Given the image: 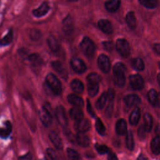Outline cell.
<instances>
[{"instance_id": "6da1fadb", "label": "cell", "mask_w": 160, "mask_h": 160, "mask_svg": "<svg viewBox=\"0 0 160 160\" xmlns=\"http://www.w3.org/2000/svg\"><path fill=\"white\" fill-rule=\"evenodd\" d=\"M46 83L48 88L55 95H59L62 91V86L60 81L52 73H49L45 78Z\"/></svg>"}, {"instance_id": "7a4b0ae2", "label": "cell", "mask_w": 160, "mask_h": 160, "mask_svg": "<svg viewBox=\"0 0 160 160\" xmlns=\"http://www.w3.org/2000/svg\"><path fill=\"white\" fill-rule=\"evenodd\" d=\"M49 109H51L50 107L44 104V106H43V107L39 111L40 121L45 127H49L52 124V114Z\"/></svg>"}, {"instance_id": "3957f363", "label": "cell", "mask_w": 160, "mask_h": 160, "mask_svg": "<svg viewBox=\"0 0 160 160\" xmlns=\"http://www.w3.org/2000/svg\"><path fill=\"white\" fill-rule=\"evenodd\" d=\"M80 48L82 52L88 57L92 56L95 51V45L92 41L88 37H84L81 44Z\"/></svg>"}, {"instance_id": "277c9868", "label": "cell", "mask_w": 160, "mask_h": 160, "mask_svg": "<svg viewBox=\"0 0 160 160\" xmlns=\"http://www.w3.org/2000/svg\"><path fill=\"white\" fill-rule=\"evenodd\" d=\"M116 50L122 58H128L130 54V46L128 42L124 39H118L116 44Z\"/></svg>"}, {"instance_id": "5b68a950", "label": "cell", "mask_w": 160, "mask_h": 160, "mask_svg": "<svg viewBox=\"0 0 160 160\" xmlns=\"http://www.w3.org/2000/svg\"><path fill=\"white\" fill-rule=\"evenodd\" d=\"M51 7L48 1H44L36 9L32 11V14L36 18H40L46 15L49 11Z\"/></svg>"}, {"instance_id": "8992f818", "label": "cell", "mask_w": 160, "mask_h": 160, "mask_svg": "<svg viewBox=\"0 0 160 160\" xmlns=\"http://www.w3.org/2000/svg\"><path fill=\"white\" fill-rule=\"evenodd\" d=\"M54 113L56 118L59 124L62 127L66 128L68 125V118L66 116L64 108L61 106H59L56 107Z\"/></svg>"}, {"instance_id": "52a82bcc", "label": "cell", "mask_w": 160, "mask_h": 160, "mask_svg": "<svg viewBox=\"0 0 160 160\" xmlns=\"http://www.w3.org/2000/svg\"><path fill=\"white\" fill-rule=\"evenodd\" d=\"M129 83L134 90H141L144 87V81L139 74H134L129 76Z\"/></svg>"}, {"instance_id": "ba28073f", "label": "cell", "mask_w": 160, "mask_h": 160, "mask_svg": "<svg viewBox=\"0 0 160 160\" xmlns=\"http://www.w3.org/2000/svg\"><path fill=\"white\" fill-rule=\"evenodd\" d=\"M73 22L71 16L67 15L62 21V30L66 35H70L73 31Z\"/></svg>"}, {"instance_id": "9c48e42d", "label": "cell", "mask_w": 160, "mask_h": 160, "mask_svg": "<svg viewBox=\"0 0 160 160\" xmlns=\"http://www.w3.org/2000/svg\"><path fill=\"white\" fill-rule=\"evenodd\" d=\"M98 64L99 69L105 73H107L109 71L110 69V61L109 58L104 55L101 54L98 59Z\"/></svg>"}, {"instance_id": "30bf717a", "label": "cell", "mask_w": 160, "mask_h": 160, "mask_svg": "<svg viewBox=\"0 0 160 160\" xmlns=\"http://www.w3.org/2000/svg\"><path fill=\"white\" fill-rule=\"evenodd\" d=\"M71 66L73 70L79 74L84 72L86 69V66L84 62L79 58H72L71 60Z\"/></svg>"}, {"instance_id": "8fae6325", "label": "cell", "mask_w": 160, "mask_h": 160, "mask_svg": "<svg viewBox=\"0 0 160 160\" xmlns=\"http://www.w3.org/2000/svg\"><path fill=\"white\" fill-rule=\"evenodd\" d=\"M91 127L90 122L88 119H81L79 121H76L74 128L78 132L84 133L88 131Z\"/></svg>"}, {"instance_id": "7c38bea8", "label": "cell", "mask_w": 160, "mask_h": 160, "mask_svg": "<svg viewBox=\"0 0 160 160\" xmlns=\"http://www.w3.org/2000/svg\"><path fill=\"white\" fill-rule=\"evenodd\" d=\"M124 102L128 108H131L141 103V99L136 94H129L124 97Z\"/></svg>"}, {"instance_id": "4fadbf2b", "label": "cell", "mask_w": 160, "mask_h": 160, "mask_svg": "<svg viewBox=\"0 0 160 160\" xmlns=\"http://www.w3.org/2000/svg\"><path fill=\"white\" fill-rule=\"evenodd\" d=\"M98 26L100 30L105 34H111L113 31L112 24L108 19H101L99 20L98 22Z\"/></svg>"}, {"instance_id": "5bb4252c", "label": "cell", "mask_w": 160, "mask_h": 160, "mask_svg": "<svg viewBox=\"0 0 160 160\" xmlns=\"http://www.w3.org/2000/svg\"><path fill=\"white\" fill-rule=\"evenodd\" d=\"M121 0H107L104 2L106 10L109 12H115L120 8Z\"/></svg>"}, {"instance_id": "9a60e30c", "label": "cell", "mask_w": 160, "mask_h": 160, "mask_svg": "<svg viewBox=\"0 0 160 160\" xmlns=\"http://www.w3.org/2000/svg\"><path fill=\"white\" fill-rule=\"evenodd\" d=\"M12 124L11 122L7 120L4 123V126L0 128V138L5 139L9 138L12 132Z\"/></svg>"}, {"instance_id": "2e32d148", "label": "cell", "mask_w": 160, "mask_h": 160, "mask_svg": "<svg viewBox=\"0 0 160 160\" xmlns=\"http://www.w3.org/2000/svg\"><path fill=\"white\" fill-rule=\"evenodd\" d=\"M51 66L52 67V68L60 75L61 76L62 78H65L67 77L68 76V72L67 71L66 69V68H64V65L62 64V63L59 61H55L52 62L51 63Z\"/></svg>"}, {"instance_id": "e0dca14e", "label": "cell", "mask_w": 160, "mask_h": 160, "mask_svg": "<svg viewBox=\"0 0 160 160\" xmlns=\"http://www.w3.org/2000/svg\"><path fill=\"white\" fill-rule=\"evenodd\" d=\"M49 138L56 148L58 149H61L62 148L63 145L62 140L56 132L54 131L50 132L49 134Z\"/></svg>"}, {"instance_id": "ac0fdd59", "label": "cell", "mask_w": 160, "mask_h": 160, "mask_svg": "<svg viewBox=\"0 0 160 160\" xmlns=\"http://www.w3.org/2000/svg\"><path fill=\"white\" fill-rule=\"evenodd\" d=\"M125 21L128 26L131 29H134L136 27V18L135 13L132 11H128L125 17Z\"/></svg>"}, {"instance_id": "d6986e66", "label": "cell", "mask_w": 160, "mask_h": 160, "mask_svg": "<svg viewBox=\"0 0 160 160\" xmlns=\"http://www.w3.org/2000/svg\"><path fill=\"white\" fill-rule=\"evenodd\" d=\"M28 59L31 65L34 67H39L42 64V59L38 53H32L29 54Z\"/></svg>"}, {"instance_id": "ffe728a7", "label": "cell", "mask_w": 160, "mask_h": 160, "mask_svg": "<svg viewBox=\"0 0 160 160\" xmlns=\"http://www.w3.org/2000/svg\"><path fill=\"white\" fill-rule=\"evenodd\" d=\"M68 102L74 105V106H78V107H82L83 106V100L81 98H80L79 96H78V95L74 94H69L68 98Z\"/></svg>"}, {"instance_id": "44dd1931", "label": "cell", "mask_w": 160, "mask_h": 160, "mask_svg": "<svg viewBox=\"0 0 160 160\" xmlns=\"http://www.w3.org/2000/svg\"><path fill=\"white\" fill-rule=\"evenodd\" d=\"M116 131L119 135H124L127 132V124L124 119H119L116 124Z\"/></svg>"}, {"instance_id": "7402d4cb", "label": "cell", "mask_w": 160, "mask_h": 160, "mask_svg": "<svg viewBox=\"0 0 160 160\" xmlns=\"http://www.w3.org/2000/svg\"><path fill=\"white\" fill-rule=\"evenodd\" d=\"M70 116L72 119L75 120L76 121H79L83 118V112L81 109L80 107L74 106L69 111Z\"/></svg>"}, {"instance_id": "603a6c76", "label": "cell", "mask_w": 160, "mask_h": 160, "mask_svg": "<svg viewBox=\"0 0 160 160\" xmlns=\"http://www.w3.org/2000/svg\"><path fill=\"white\" fill-rule=\"evenodd\" d=\"M48 45L52 52H58L59 49V44L58 39L53 36H49L47 39Z\"/></svg>"}, {"instance_id": "cb8c5ba5", "label": "cell", "mask_w": 160, "mask_h": 160, "mask_svg": "<svg viewBox=\"0 0 160 160\" xmlns=\"http://www.w3.org/2000/svg\"><path fill=\"white\" fill-rule=\"evenodd\" d=\"M141 111L139 108L136 107L131 112L129 116V122L132 126H136L140 119Z\"/></svg>"}, {"instance_id": "d4e9b609", "label": "cell", "mask_w": 160, "mask_h": 160, "mask_svg": "<svg viewBox=\"0 0 160 160\" xmlns=\"http://www.w3.org/2000/svg\"><path fill=\"white\" fill-rule=\"evenodd\" d=\"M13 37V31L12 29H9L6 34L1 39H0V45L1 46H8L12 42Z\"/></svg>"}, {"instance_id": "484cf974", "label": "cell", "mask_w": 160, "mask_h": 160, "mask_svg": "<svg viewBox=\"0 0 160 160\" xmlns=\"http://www.w3.org/2000/svg\"><path fill=\"white\" fill-rule=\"evenodd\" d=\"M138 2L148 9H155L158 5V0H138Z\"/></svg>"}, {"instance_id": "4316f807", "label": "cell", "mask_w": 160, "mask_h": 160, "mask_svg": "<svg viewBox=\"0 0 160 160\" xmlns=\"http://www.w3.org/2000/svg\"><path fill=\"white\" fill-rule=\"evenodd\" d=\"M76 141L78 144L82 147H88L89 145L90 141L88 136L83 134V133L79 132L76 137Z\"/></svg>"}, {"instance_id": "83f0119b", "label": "cell", "mask_w": 160, "mask_h": 160, "mask_svg": "<svg viewBox=\"0 0 160 160\" xmlns=\"http://www.w3.org/2000/svg\"><path fill=\"white\" fill-rule=\"evenodd\" d=\"M151 149L154 154H159L160 153V138L159 136H156L152 139Z\"/></svg>"}, {"instance_id": "f1b7e54d", "label": "cell", "mask_w": 160, "mask_h": 160, "mask_svg": "<svg viewBox=\"0 0 160 160\" xmlns=\"http://www.w3.org/2000/svg\"><path fill=\"white\" fill-rule=\"evenodd\" d=\"M126 67L121 62H117L113 67V74L118 76H125Z\"/></svg>"}, {"instance_id": "f546056e", "label": "cell", "mask_w": 160, "mask_h": 160, "mask_svg": "<svg viewBox=\"0 0 160 160\" xmlns=\"http://www.w3.org/2000/svg\"><path fill=\"white\" fill-rule=\"evenodd\" d=\"M71 89L77 93H81L84 89V85L79 79H74L71 82Z\"/></svg>"}, {"instance_id": "4dcf8cb0", "label": "cell", "mask_w": 160, "mask_h": 160, "mask_svg": "<svg viewBox=\"0 0 160 160\" xmlns=\"http://www.w3.org/2000/svg\"><path fill=\"white\" fill-rule=\"evenodd\" d=\"M132 67L137 71H142L144 68V64L143 61L139 58H133L131 60Z\"/></svg>"}, {"instance_id": "1f68e13d", "label": "cell", "mask_w": 160, "mask_h": 160, "mask_svg": "<svg viewBox=\"0 0 160 160\" xmlns=\"http://www.w3.org/2000/svg\"><path fill=\"white\" fill-rule=\"evenodd\" d=\"M144 126L146 130V131H151L152 128V124H153V121H152V116L148 113H146L144 116Z\"/></svg>"}, {"instance_id": "d6a6232c", "label": "cell", "mask_w": 160, "mask_h": 160, "mask_svg": "<svg viewBox=\"0 0 160 160\" xmlns=\"http://www.w3.org/2000/svg\"><path fill=\"white\" fill-rule=\"evenodd\" d=\"M107 99H108V98H107V92H104L101 95V96L99 97V98L98 99V100L96 102V108L98 109H102V108L104 107V106L106 104V102Z\"/></svg>"}, {"instance_id": "836d02e7", "label": "cell", "mask_w": 160, "mask_h": 160, "mask_svg": "<svg viewBox=\"0 0 160 160\" xmlns=\"http://www.w3.org/2000/svg\"><path fill=\"white\" fill-rule=\"evenodd\" d=\"M126 146L127 148L130 150L132 151L134 149V138H133V134L131 131H128L127 132L126 135Z\"/></svg>"}, {"instance_id": "e575fe53", "label": "cell", "mask_w": 160, "mask_h": 160, "mask_svg": "<svg viewBox=\"0 0 160 160\" xmlns=\"http://www.w3.org/2000/svg\"><path fill=\"white\" fill-rule=\"evenodd\" d=\"M42 36L41 31L36 28H32L29 31V38L32 41H38Z\"/></svg>"}, {"instance_id": "d590c367", "label": "cell", "mask_w": 160, "mask_h": 160, "mask_svg": "<svg viewBox=\"0 0 160 160\" xmlns=\"http://www.w3.org/2000/svg\"><path fill=\"white\" fill-rule=\"evenodd\" d=\"M99 90L98 84H89L88 83V91L90 96L93 97L97 94Z\"/></svg>"}, {"instance_id": "8d00e7d4", "label": "cell", "mask_w": 160, "mask_h": 160, "mask_svg": "<svg viewBox=\"0 0 160 160\" xmlns=\"http://www.w3.org/2000/svg\"><path fill=\"white\" fill-rule=\"evenodd\" d=\"M101 78L96 73H91L87 77V82L89 84H99Z\"/></svg>"}, {"instance_id": "74e56055", "label": "cell", "mask_w": 160, "mask_h": 160, "mask_svg": "<svg viewBox=\"0 0 160 160\" xmlns=\"http://www.w3.org/2000/svg\"><path fill=\"white\" fill-rule=\"evenodd\" d=\"M157 97H158V93L156 92V91L154 89H152L149 91V92L148 93V98L149 102L152 106L156 105Z\"/></svg>"}, {"instance_id": "f35d334b", "label": "cell", "mask_w": 160, "mask_h": 160, "mask_svg": "<svg viewBox=\"0 0 160 160\" xmlns=\"http://www.w3.org/2000/svg\"><path fill=\"white\" fill-rule=\"evenodd\" d=\"M113 81L117 86L121 88V87L124 86V85L126 82L125 76L114 75L113 76Z\"/></svg>"}, {"instance_id": "ab89813d", "label": "cell", "mask_w": 160, "mask_h": 160, "mask_svg": "<svg viewBox=\"0 0 160 160\" xmlns=\"http://www.w3.org/2000/svg\"><path fill=\"white\" fill-rule=\"evenodd\" d=\"M95 126L97 132L101 134V135H104L106 132V128L105 126H104L103 123L101 121L99 118H98L96 120V123H95Z\"/></svg>"}, {"instance_id": "60d3db41", "label": "cell", "mask_w": 160, "mask_h": 160, "mask_svg": "<svg viewBox=\"0 0 160 160\" xmlns=\"http://www.w3.org/2000/svg\"><path fill=\"white\" fill-rule=\"evenodd\" d=\"M66 152L68 156L69 159H78L80 158L78 152H76L74 149L71 148H68L66 150Z\"/></svg>"}, {"instance_id": "b9f144b4", "label": "cell", "mask_w": 160, "mask_h": 160, "mask_svg": "<svg viewBox=\"0 0 160 160\" xmlns=\"http://www.w3.org/2000/svg\"><path fill=\"white\" fill-rule=\"evenodd\" d=\"M95 148L96 151L101 154H103L105 153H108L109 151V148L105 146V145H102V144H96Z\"/></svg>"}, {"instance_id": "7bdbcfd3", "label": "cell", "mask_w": 160, "mask_h": 160, "mask_svg": "<svg viewBox=\"0 0 160 160\" xmlns=\"http://www.w3.org/2000/svg\"><path fill=\"white\" fill-rule=\"evenodd\" d=\"M112 110H113V101H109L108 106H107L105 111L106 116L108 118L111 117L112 113Z\"/></svg>"}, {"instance_id": "ee69618b", "label": "cell", "mask_w": 160, "mask_h": 160, "mask_svg": "<svg viewBox=\"0 0 160 160\" xmlns=\"http://www.w3.org/2000/svg\"><path fill=\"white\" fill-rule=\"evenodd\" d=\"M46 154L47 156L49 157V158L51 159H56V154L54 149L52 148H47L46 149Z\"/></svg>"}, {"instance_id": "f6af8a7d", "label": "cell", "mask_w": 160, "mask_h": 160, "mask_svg": "<svg viewBox=\"0 0 160 160\" xmlns=\"http://www.w3.org/2000/svg\"><path fill=\"white\" fill-rule=\"evenodd\" d=\"M146 130L144 126H140L138 130V134L139 137L141 139L144 138V137L146 136Z\"/></svg>"}, {"instance_id": "bcb514c9", "label": "cell", "mask_w": 160, "mask_h": 160, "mask_svg": "<svg viewBox=\"0 0 160 160\" xmlns=\"http://www.w3.org/2000/svg\"><path fill=\"white\" fill-rule=\"evenodd\" d=\"M102 46L104 48L108 51H111L113 48L112 42L111 41H104L102 42Z\"/></svg>"}, {"instance_id": "7dc6e473", "label": "cell", "mask_w": 160, "mask_h": 160, "mask_svg": "<svg viewBox=\"0 0 160 160\" xmlns=\"http://www.w3.org/2000/svg\"><path fill=\"white\" fill-rule=\"evenodd\" d=\"M114 98V91L113 89H109L107 92V98L109 101H113Z\"/></svg>"}, {"instance_id": "c3c4849f", "label": "cell", "mask_w": 160, "mask_h": 160, "mask_svg": "<svg viewBox=\"0 0 160 160\" xmlns=\"http://www.w3.org/2000/svg\"><path fill=\"white\" fill-rule=\"evenodd\" d=\"M87 110L88 111V112L90 114V115L91 116H94L95 115V113L93 111V109L92 108L91 106V104H90V102L89 101H87Z\"/></svg>"}, {"instance_id": "681fc988", "label": "cell", "mask_w": 160, "mask_h": 160, "mask_svg": "<svg viewBox=\"0 0 160 160\" xmlns=\"http://www.w3.org/2000/svg\"><path fill=\"white\" fill-rule=\"evenodd\" d=\"M19 159H23V160H25V159H32V155L31 154V153L28 152V153H26V154L22 156H20L18 158Z\"/></svg>"}, {"instance_id": "f907efd6", "label": "cell", "mask_w": 160, "mask_h": 160, "mask_svg": "<svg viewBox=\"0 0 160 160\" xmlns=\"http://www.w3.org/2000/svg\"><path fill=\"white\" fill-rule=\"evenodd\" d=\"M108 158L109 159H118V158L116 157V156L113 152L108 151Z\"/></svg>"}, {"instance_id": "816d5d0a", "label": "cell", "mask_w": 160, "mask_h": 160, "mask_svg": "<svg viewBox=\"0 0 160 160\" xmlns=\"http://www.w3.org/2000/svg\"><path fill=\"white\" fill-rule=\"evenodd\" d=\"M154 51L158 53V54H160V44H154Z\"/></svg>"}, {"instance_id": "f5cc1de1", "label": "cell", "mask_w": 160, "mask_h": 160, "mask_svg": "<svg viewBox=\"0 0 160 160\" xmlns=\"http://www.w3.org/2000/svg\"><path fill=\"white\" fill-rule=\"evenodd\" d=\"M155 106L160 108V92L158 94V97H157L156 102V105Z\"/></svg>"}, {"instance_id": "db71d44e", "label": "cell", "mask_w": 160, "mask_h": 160, "mask_svg": "<svg viewBox=\"0 0 160 160\" xmlns=\"http://www.w3.org/2000/svg\"><path fill=\"white\" fill-rule=\"evenodd\" d=\"M157 79H158V83H159V86H160V73L158 75V76H157Z\"/></svg>"}, {"instance_id": "11a10c76", "label": "cell", "mask_w": 160, "mask_h": 160, "mask_svg": "<svg viewBox=\"0 0 160 160\" xmlns=\"http://www.w3.org/2000/svg\"><path fill=\"white\" fill-rule=\"evenodd\" d=\"M78 0H68V2H76L78 1Z\"/></svg>"}, {"instance_id": "9f6ffc18", "label": "cell", "mask_w": 160, "mask_h": 160, "mask_svg": "<svg viewBox=\"0 0 160 160\" xmlns=\"http://www.w3.org/2000/svg\"><path fill=\"white\" fill-rule=\"evenodd\" d=\"M141 158H142V159H146V158H144V157H142H142H139V158H138V159H141Z\"/></svg>"}, {"instance_id": "6f0895ef", "label": "cell", "mask_w": 160, "mask_h": 160, "mask_svg": "<svg viewBox=\"0 0 160 160\" xmlns=\"http://www.w3.org/2000/svg\"><path fill=\"white\" fill-rule=\"evenodd\" d=\"M159 68H160V62L159 63Z\"/></svg>"}]
</instances>
